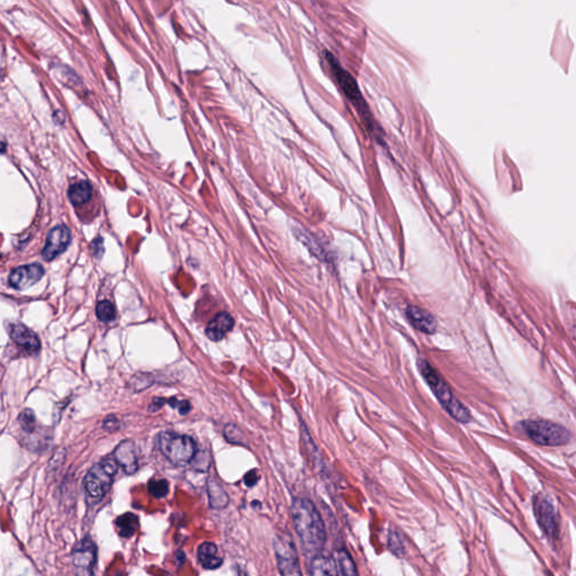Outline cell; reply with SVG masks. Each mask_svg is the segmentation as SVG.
<instances>
[{"instance_id":"6da1fadb","label":"cell","mask_w":576,"mask_h":576,"mask_svg":"<svg viewBox=\"0 0 576 576\" xmlns=\"http://www.w3.org/2000/svg\"><path fill=\"white\" fill-rule=\"evenodd\" d=\"M292 518L304 551L309 555H318L321 551L327 531L321 514L309 499L297 497L293 501Z\"/></svg>"},{"instance_id":"7a4b0ae2","label":"cell","mask_w":576,"mask_h":576,"mask_svg":"<svg viewBox=\"0 0 576 576\" xmlns=\"http://www.w3.org/2000/svg\"><path fill=\"white\" fill-rule=\"evenodd\" d=\"M417 369L447 413L452 415L458 422L469 423L471 420L469 409L455 396L447 382L437 372V369L432 367L431 363L424 358L417 359Z\"/></svg>"},{"instance_id":"3957f363","label":"cell","mask_w":576,"mask_h":576,"mask_svg":"<svg viewBox=\"0 0 576 576\" xmlns=\"http://www.w3.org/2000/svg\"><path fill=\"white\" fill-rule=\"evenodd\" d=\"M324 57L327 59L330 68L333 70L339 86H340L341 89L344 91V95L348 97V100L352 102V105L355 106L358 113L361 115V119H363V122L366 125L367 128L370 130V131H374L375 126L374 123H373L372 114H370V111H369L366 100H363L361 89L358 87V83L355 78L352 77L349 72H346V70L340 66L338 60L333 57V54L331 53V52L324 51Z\"/></svg>"},{"instance_id":"277c9868","label":"cell","mask_w":576,"mask_h":576,"mask_svg":"<svg viewBox=\"0 0 576 576\" xmlns=\"http://www.w3.org/2000/svg\"><path fill=\"white\" fill-rule=\"evenodd\" d=\"M158 447L162 455L176 466H185L193 462L197 453L196 443L193 438L170 431L158 434Z\"/></svg>"},{"instance_id":"5b68a950","label":"cell","mask_w":576,"mask_h":576,"mask_svg":"<svg viewBox=\"0 0 576 576\" xmlns=\"http://www.w3.org/2000/svg\"><path fill=\"white\" fill-rule=\"evenodd\" d=\"M521 427L523 432L537 445L557 447L566 445L570 440V432L568 429L551 421H523Z\"/></svg>"},{"instance_id":"8992f818","label":"cell","mask_w":576,"mask_h":576,"mask_svg":"<svg viewBox=\"0 0 576 576\" xmlns=\"http://www.w3.org/2000/svg\"><path fill=\"white\" fill-rule=\"evenodd\" d=\"M119 464L114 457H106L91 467L83 480L86 493L93 499L100 500L109 491L114 476L119 471Z\"/></svg>"},{"instance_id":"52a82bcc","label":"cell","mask_w":576,"mask_h":576,"mask_svg":"<svg viewBox=\"0 0 576 576\" xmlns=\"http://www.w3.org/2000/svg\"><path fill=\"white\" fill-rule=\"evenodd\" d=\"M274 547L281 576H303L295 544L290 535L286 533L277 535L274 542Z\"/></svg>"},{"instance_id":"ba28073f","label":"cell","mask_w":576,"mask_h":576,"mask_svg":"<svg viewBox=\"0 0 576 576\" xmlns=\"http://www.w3.org/2000/svg\"><path fill=\"white\" fill-rule=\"evenodd\" d=\"M72 556L77 576H94L97 564V546L91 537H85L74 545Z\"/></svg>"},{"instance_id":"9c48e42d","label":"cell","mask_w":576,"mask_h":576,"mask_svg":"<svg viewBox=\"0 0 576 576\" xmlns=\"http://www.w3.org/2000/svg\"><path fill=\"white\" fill-rule=\"evenodd\" d=\"M72 242V232L66 225H58L48 232L46 246L43 248L42 257L46 262H52L66 251Z\"/></svg>"},{"instance_id":"30bf717a","label":"cell","mask_w":576,"mask_h":576,"mask_svg":"<svg viewBox=\"0 0 576 576\" xmlns=\"http://www.w3.org/2000/svg\"><path fill=\"white\" fill-rule=\"evenodd\" d=\"M44 276V268L40 264H25L15 268L9 275V285L15 290H27L36 284Z\"/></svg>"},{"instance_id":"8fae6325","label":"cell","mask_w":576,"mask_h":576,"mask_svg":"<svg viewBox=\"0 0 576 576\" xmlns=\"http://www.w3.org/2000/svg\"><path fill=\"white\" fill-rule=\"evenodd\" d=\"M535 512L544 533L548 537L555 538L558 530V518L554 505L547 500L540 497L535 502Z\"/></svg>"},{"instance_id":"7c38bea8","label":"cell","mask_w":576,"mask_h":576,"mask_svg":"<svg viewBox=\"0 0 576 576\" xmlns=\"http://www.w3.org/2000/svg\"><path fill=\"white\" fill-rule=\"evenodd\" d=\"M113 457L126 474H134L139 469L137 448L131 440H125L119 443L114 452Z\"/></svg>"},{"instance_id":"4fadbf2b","label":"cell","mask_w":576,"mask_h":576,"mask_svg":"<svg viewBox=\"0 0 576 576\" xmlns=\"http://www.w3.org/2000/svg\"><path fill=\"white\" fill-rule=\"evenodd\" d=\"M406 318L410 323L420 333L426 335H432L437 331L438 322L431 313H429L426 309L420 307L410 305L406 307Z\"/></svg>"},{"instance_id":"5bb4252c","label":"cell","mask_w":576,"mask_h":576,"mask_svg":"<svg viewBox=\"0 0 576 576\" xmlns=\"http://www.w3.org/2000/svg\"><path fill=\"white\" fill-rule=\"evenodd\" d=\"M11 338L18 346L22 347L29 354H35L41 348V341L34 331L22 323H14L9 329Z\"/></svg>"},{"instance_id":"9a60e30c","label":"cell","mask_w":576,"mask_h":576,"mask_svg":"<svg viewBox=\"0 0 576 576\" xmlns=\"http://www.w3.org/2000/svg\"><path fill=\"white\" fill-rule=\"evenodd\" d=\"M234 327V320L229 313L221 312L216 314L205 330L208 338L212 341H220Z\"/></svg>"},{"instance_id":"2e32d148","label":"cell","mask_w":576,"mask_h":576,"mask_svg":"<svg viewBox=\"0 0 576 576\" xmlns=\"http://www.w3.org/2000/svg\"><path fill=\"white\" fill-rule=\"evenodd\" d=\"M197 556L206 570H216L223 564V559L219 556V551L213 542H203L199 547Z\"/></svg>"},{"instance_id":"e0dca14e","label":"cell","mask_w":576,"mask_h":576,"mask_svg":"<svg viewBox=\"0 0 576 576\" xmlns=\"http://www.w3.org/2000/svg\"><path fill=\"white\" fill-rule=\"evenodd\" d=\"M309 574L311 576H338V570L331 557L316 555L311 562Z\"/></svg>"},{"instance_id":"ac0fdd59","label":"cell","mask_w":576,"mask_h":576,"mask_svg":"<svg viewBox=\"0 0 576 576\" xmlns=\"http://www.w3.org/2000/svg\"><path fill=\"white\" fill-rule=\"evenodd\" d=\"M68 196L72 204L76 206L89 202L93 196V187H91V182L87 180L74 182L69 187Z\"/></svg>"},{"instance_id":"d6986e66","label":"cell","mask_w":576,"mask_h":576,"mask_svg":"<svg viewBox=\"0 0 576 576\" xmlns=\"http://www.w3.org/2000/svg\"><path fill=\"white\" fill-rule=\"evenodd\" d=\"M208 500H210V507L216 510L227 508L230 502V499L227 497L225 488H222L217 481L210 480L208 484Z\"/></svg>"},{"instance_id":"ffe728a7","label":"cell","mask_w":576,"mask_h":576,"mask_svg":"<svg viewBox=\"0 0 576 576\" xmlns=\"http://www.w3.org/2000/svg\"><path fill=\"white\" fill-rule=\"evenodd\" d=\"M115 525H116L119 536L128 538V537L133 536L139 528V519L135 514L128 512L117 518Z\"/></svg>"},{"instance_id":"44dd1931","label":"cell","mask_w":576,"mask_h":576,"mask_svg":"<svg viewBox=\"0 0 576 576\" xmlns=\"http://www.w3.org/2000/svg\"><path fill=\"white\" fill-rule=\"evenodd\" d=\"M335 565L338 566L341 576H358L355 562L346 549H339L335 553Z\"/></svg>"},{"instance_id":"7402d4cb","label":"cell","mask_w":576,"mask_h":576,"mask_svg":"<svg viewBox=\"0 0 576 576\" xmlns=\"http://www.w3.org/2000/svg\"><path fill=\"white\" fill-rule=\"evenodd\" d=\"M225 437L233 445L247 446V438L241 429L234 424H227L225 428Z\"/></svg>"},{"instance_id":"603a6c76","label":"cell","mask_w":576,"mask_h":576,"mask_svg":"<svg viewBox=\"0 0 576 576\" xmlns=\"http://www.w3.org/2000/svg\"><path fill=\"white\" fill-rule=\"evenodd\" d=\"M96 314L97 318L102 322L113 321L116 318L115 307L109 301H102L97 304Z\"/></svg>"},{"instance_id":"cb8c5ba5","label":"cell","mask_w":576,"mask_h":576,"mask_svg":"<svg viewBox=\"0 0 576 576\" xmlns=\"http://www.w3.org/2000/svg\"><path fill=\"white\" fill-rule=\"evenodd\" d=\"M130 384H131V387L133 391L139 392V391H143V389H148L149 387H151V385L154 384V377H152V375L141 373V374L133 376Z\"/></svg>"},{"instance_id":"d4e9b609","label":"cell","mask_w":576,"mask_h":576,"mask_svg":"<svg viewBox=\"0 0 576 576\" xmlns=\"http://www.w3.org/2000/svg\"><path fill=\"white\" fill-rule=\"evenodd\" d=\"M148 490L151 495L162 499L169 493V483L166 480H152L149 483Z\"/></svg>"},{"instance_id":"484cf974","label":"cell","mask_w":576,"mask_h":576,"mask_svg":"<svg viewBox=\"0 0 576 576\" xmlns=\"http://www.w3.org/2000/svg\"><path fill=\"white\" fill-rule=\"evenodd\" d=\"M18 422H20V426L22 427L24 431L29 432V434L34 431L35 427H36L34 412L29 409L24 410L20 413V417H18Z\"/></svg>"},{"instance_id":"4316f807","label":"cell","mask_w":576,"mask_h":576,"mask_svg":"<svg viewBox=\"0 0 576 576\" xmlns=\"http://www.w3.org/2000/svg\"><path fill=\"white\" fill-rule=\"evenodd\" d=\"M162 403L169 404L173 409H177L180 415H187L192 410V406L189 402L186 400L179 401L177 398H162Z\"/></svg>"},{"instance_id":"83f0119b","label":"cell","mask_w":576,"mask_h":576,"mask_svg":"<svg viewBox=\"0 0 576 576\" xmlns=\"http://www.w3.org/2000/svg\"><path fill=\"white\" fill-rule=\"evenodd\" d=\"M104 429H106L108 431H114V430L119 429L117 417H114V415L106 417L105 421H104Z\"/></svg>"},{"instance_id":"f1b7e54d","label":"cell","mask_w":576,"mask_h":576,"mask_svg":"<svg viewBox=\"0 0 576 576\" xmlns=\"http://www.w3.org/2000/svg\"><path fill=\"white\" fill-rule=\"evenodd\" d=\"M257 482H258L257 471H250L249 473L244 476V484L249 486V488H253Z\"/></svg>"},{"instance_id":"f546056e","label":"cell","mask_w":576,"mask_h":576,"mask_svg":"<svg viewBox=\"0 0 576 576\" xmlns=\"http://www.w3.org/2000/svg\"><path fill=\"white\" fill-rule=\"evenodd\" d=\"M5 148H6V145H5V142L0 141V151L5 150Z\"/></svg>"}]
</instances>
